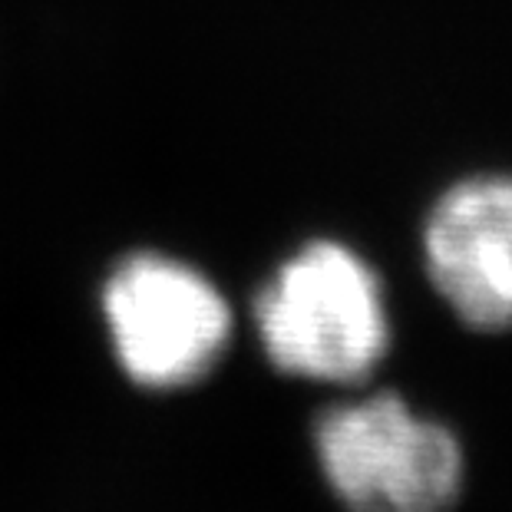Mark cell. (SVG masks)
I'll return each mask as SVG.
<instances>
[{
	"mask_svg": "<svg viewBox=\"0 0 512 512\" xmlns=\"http://www.w3.org/2000/svg\"><path fill=\"white\" fill-rule=\"evenodd\" d=\"M255 321L271 364L294 377L354 384L390 347L377 271L341 242H311L261 288Z\"/></svg>",
	"mask_w": 512,
	"mask_h": 512,
	"instance_id": "cell-1",
	"label": "cell"
},
{
	"mask_svg": "<svg viewBox=\"0 0 512 512\" xmlns=\"http://www.w3.org/2000/svg\"><path fill=\"white\" fill-rule=\"evenodd\" d=\"M314 446L351 512H450L463 493L460 440L394 394L328 410Z\"/></svg>",
	"mask_w": 512,
	"mask_h": 512,
	"instance_id": "cell-2",
	"label": "cell"
},
{
	"mask_svg": "<svg viewBox=\"0 0 512 512\" xmlns=\"http://www.w3.org/2000/svg\"><path fill=\"white\" fill-rule=\"evenodd\" d=\"M113 351L129 380L176 390L219 364L232 337L228 304L202 271L159 252L119 261L103 288Z\"/></svg>",
	"mask_w": 512,
	"mask_h": 512,
	"instance_id": "cell-3",
	"label": "cell"
},
{
	"mask_svg": "<svg viewBox=\"0 0 512 512\" xmlns=\"http://www.w3.org/2000/svg\"><path fill=\"white\" fill-rule=\"evenodd\" d=\"M423 261L440 298L476 331L512 328V176L450 185L423 225Z\"/></svg>",
	"mask_w": 512,
	"mask_h": 512,
	"instance_id": "cell-4",
	"label": "cell"
}]
</instances>
